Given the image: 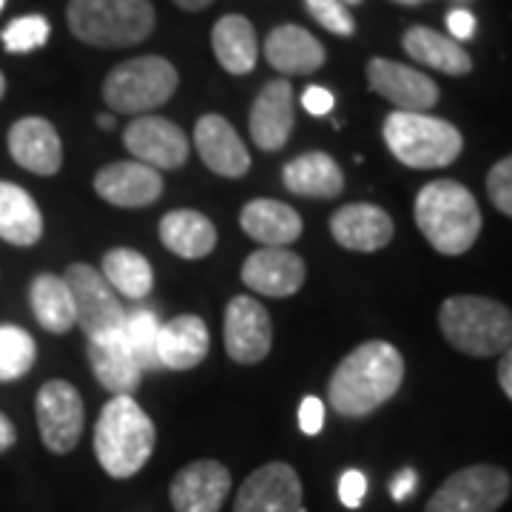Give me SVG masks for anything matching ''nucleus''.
I'll return each mask as SVG.
<instances>
[{"instance_id":"nucleus-3","label":"nucleus","mask_w":512,"mask_h":512,"mask_svg":"<svg viewBox=\"0 0 512 512\" xmlns=\"http://www.w3.org/2000/svg\"><path fill=\"white\" fill-rule=\"evenodd\" d=\"M157 444L154 421L134 396H114L94 427V453L111 478L137 476Z\"/></svg>"},{"instance_id":"nucleus-13","label":"nucleus","mask_w":512,"mask_h":512,"mask_svg":"<svg viewBox=\"0 0 512 512\" xmlns=\"http://www.w3.org/2000/svg\"><path fill=\"white\" fill-rule=\"evenodd\" d=\"M302 478L285 461H271L242 481L234 512H299Z\"/></svg>"},{"instance_id":"nucleus-21","label":"nucleus","mask_w":512,"mask_h":512,"mask_svg":"<svg viewBox=\"0 0 512 512\" xmlns=\"http://www.w3.org/2000/svg\"><path fill=\"white\" fill-rule=\"evenodd\" d=\"M251 137L262 151H279L293 131V86L288 80H271L256 94L251 106Z\"/></svg>"},{"instance_id":"nucleus-24","label":"nucleus","mask_w":512,"mask_h":512,"mask_svg":"<svg viewBox=\"0 0 512 512\" xmlns=\"http://www.w3.org/2000/svg\"><path fill=\"white\" fill-rule=\"evenodd\" d=\"M282 183L296 197L333 200L345 188V174L330 154L308 151V154L293 157L291 163L282 168Z\"/></svg>"},{"instance_id":"nucleus-33","label":"nucleus","mask_w":512,"mask_h":512,"mask_svg":"<svg viewBox=\"0 0 512 512\" xmlns=\"http://www.w3.org/2000/svg\"><path fill=\"white\" fill-rule=\"evenodd\" d=\"M35 339L18 325H0V382H15L35 367Z\"/></svg>"},{"instance_id":"nucleus-47","label":"nucleus","mask_w":512,"mask_h":512,"mask_svg":"<svg viewBox=\"0 0 512 512\" xmlns=\"http://www.w3.org/2000/svg\"><path fill=\"white\" fill-rule=\"evenodd\" d=\"M393 3H402V6H421V3H427V0H393Z\"/></svg>"},{"instance_id":"nucleus-45","label":"nucleus","mask_w":512,"mask_h":512,"mask_svg":"<svg viewBox=\"0 0 512 512\" xmlns=\"http://www.w3.org/2000/svg\"><path fill=\"white\" fill-rule=\"evenodd\" d=\"M180 9H185V12H202L205 6H211L214 0H174Z\"/></svg>"},{"instance_id":"nucleus-36","label":"nucleus","mask_w":512,"mask_h":512,"mask_svg":"<svg viewBox=\"0 0 512 512\" xmlns=\"http://www.w3.org/2000/svg\"><path fill=\"white\" fill-rule=\"evenodd\" d=\"M305 6H308L311 18L322 29H328L330 35L350 37L356 32V20H353V15H350L348 6L342 0H305Z\"/></svg>"},{"instance_id":"nucleus-26","label":"nucleus","mask_w":512,"mask_h":512,"mask_svg":"<svg viewBox=\"0 0 512 512\" xmlns=\"http://www.w3.org/2000/svg\"><path fill=\"white\" fill-rule=\"evenodd\" d=\"M239 225L248 237L265 248H285L302 237V217L291 205L276 200H251L242 214Z\"/></svg>"},{"instance_id":"nucleus-15","label":"nucleus","mask_w":512,"mask_h":512,"mask_svg":"<svg viewBox=\"0 0 512 512\" xmlns=\"http://www.w3.org/2000/svg\"><path fill=\"white\" fill-rule=\"evenodd\" d=\"M231 493V473L214 458H200L183 467L171 481L174 512H220Z\"/></svg>"},{"instance_id":"nucleus-39","label":"nucleus","mask_w":512,"mask_h":512,"mask_svg":"<svg viewBox=\"0 0 512 512\" xmlns=\"http://www.w3.org/2000/svg\"><path fill=\"white\" fill-rule=\"evenodd\" d=\"M325 427V404L316 396H308L299 404V430L305 436H316Z\"/></svg>"},{"instance_id":"nucleus-7","label":"nucleus","mask_w":512,"mask_h":512,"mask_svg":"<svg viewBox=\"0 0 512 512\" xmlns=\"http://www.w3.org/2000/svg\"><path fill=\"white\" fill-rule=\"evenodd\" d=\"M180 86V74L165 57H131L114 66L103 83V100L117 114H143L165 106Z\"/></svg>"},{"instance_id":"nucleus-6","label":"nucleus","mask_w":512,"mask_h":512,"mask_svg":"<svg viewBox=\"0 0 512 512\" xmlns=\"http://www.w3.org/2000/svg\"><path fill=\"white\" fill-rule=\"evenodd\" d=\"M69 32L97 49H123L143 43L154 32V6L148 0H72L66 9Z\"/></svg>"},{"instance_id":"nucleus-20","label":"nucleus","mask_w":512,"mask_h":512,"mask_svg":"<svg viewBox=\"0 0 512 512\" xmlns=\"http://www.w3.org/2000/svg\"><path fill=\"white\" fill-rule=\"evenodd\" d=\"M6 143H9L12 160L37 177H52L63 165V143L57 137V128L43 117L18 120L9 128Z\"/></svg>"},{"instance_id":"nucleus-5","label":"nucleus","mask_w":512,"mask_h":512,"mask_svg":"<svg viewBox=\"0 0 512 512\" xmlns=\"http://www.w3.org/2000/svg\"><path fill=\"white\" fill-rule=\"evenodd\" d=\"M382 137L387 151L416 171L447 168L464 151V137L453 123L419 111H390L382 126Z\"/></svg>"},{"instance_id":"nucleus-12","label":"nucleus","mask_w":512,"mask_h":512,"mask_svg":"<svg viewBox=\"0 0 512 512\" xmlns=\"http://www.w3.org/2000/svg\"><path fill=\"white\" fill-rule=\"evenodd\" d=\"M123 143L137 157V163L154 171H174L188 160V137L183 128L154 114L131 120L123 131Z\"/></svg>"},{"instance_id":"nucleus-30","label":"nucleus","mask_w":512,"mask_h":512,"mask_svg":"<svg viewBox=\"0 0 512 512\" xmlns=\"http://www.w3.org/2000/svg\"><path fill=\"white\" fill-rule=\"evenodd\" d=\"M211 46L214 55L220 60V66L228 74H251L259 57V43L251 20L242 15H225L217 20L214 32H211Z\"/></svg>"},{"instance_id":"nucleus-22","label":"nucleus","mask_w":512,"mask_h":512,"mask_svg":"<svg viewBox=\"0 0 512 512\" xmlns=\"http://www.w3.org/2000/svg\"><path fill=\"white\" fill-rule=\"evenodd\" d=\"M86 353H89L94 379L103 384L109 393H114V396H134V390L140 387V379H143V367L137 365L123 330L89 339Z\"/></svg>"},{"instance_id":"nucleus-27","label":"nucleus","mask_w":512,"mask_h":512,"mask_svg":"<svg viewBox=\"0 0 512 512\" xmlns=\"http://www.w3.org/2000/svg\"><path fill=\"white\" fill-rule=\"evenodd\" d=\"M402 46L410 60H416L427 69L453 74V77H464V74L473 72V57L464 52V46L453 37L439 35L436 29L413 26L404 32Z\"/></svg>"},{"instance_id":"nucleus-48","label":"nucleus","mask_w":512,"mask_h":512,"mask_svg":"<svg viewBox=\"0 0 512 512\" xmlns=\"http://www.w3.org/2000/svg\"><path fill=\"white\" fill-rule=\"evenodd\" d=\"M6 94V77H3V72H0V97Z\"/></svg>"},{"instance_id":"nucleus-16","label":"nucleus","mask_w":512,"mask_h":512,"mask_svg":"<svg viewBox=\"0 0 512 512\" xmlns=\"http://www.w3.org/2000/svg\"><path fill=\"white\" fill-rule=\"evenodd\" d=\"M194 148H197L205 168H211L214 174L228 177V180L245 177L251 168V154L237 134V128L220 114H205L197 120Z\"/></svg>"},{"instance_id":"nucleus-46","label":"nucleus","mask_w":512,"mask_h":512,"mask_svg":"<svg viewBox=\"0 0 512 512\" xmlns=\"http://www.w3.org/2000/svg\"><path fill=\"white\" fill-rule=\"evenodd\" d=\"M97 123H100V128H111L114 126V117H111V114H103V117H97Z\"/></svg>"},{"instance_id":"nucleus-31","label":"nucleus","mask_w":512,"mask_h":512,"mask_svg":"<svg viewBox=\"0 0 512 512\" xmlns=\"http://www.w3.org/2000/svg\"><path fill=\"white\" fill-rule=\"evenodd\" d=\"M29 302L35 311L37 325L49 333H66L77 325L74 299L63 276L40 274L29 285Z\"/></svg>"},{"instance_id":"nucleus-9","label":"nucleus","mask_w":512,"mask_h":512,"mask_svg":"<svg viewBox=\"0 0 512 512\" xmlns=\"http://www.w3.org/2000/svg\"><path fill=\"white\" fill-rule=\"evenodd\" d=\"M63 282L69 285L74 299L77 325L86 333V339H97L106 333H117L126 325V308L120 305L117 293L106 282L94 265L72 262L63 274Z\"/></svg>"},{"instance_id":"nucleus-37","label":"nucleus","mask_w":512,"mask_h":512,"mask_svg":"<svg viewBox=\"0 0 512 512\" xmlns=\"http://www.w3.org/2000/svg\"><path fill=\"white\" fill-rule=\"evenodd\" d=\"M487 194L501 214L512 217V154L498 160L487 174Z\"/></svg>"},{"instance_id":"nucleus-50","label":"nucleus","mask_w":512,"mask_h":512,"mask_svg":"<svg viewBox=\"0 0 512 512\" xmlns=\"http://www.w3.org/2000/svg\"><path fill=\"white\" fill-rule=\"evenodd\" d=\"M3 6H6V0H0V12H3Z\"/></svg>"},{"instance_id":"nucleus-25","label":"nucleus","mask_w":512,"mask_h":512,"mask_svg":"<svg viewBox=\"0 0 512 512\" xmlns=\"http://www.w3.org/2000/svg\"><path fill=\"white\" fill-rule=\"evenodd\" d=\"M265 57L282 74H313L325 66V46L302 26H276L265 40Z\"/></svg>"},{"instance_id":"nucleus-19","label":"nucleus","mask_w":512,"mask_h":512,"mask_svg":"<svg viewBox=\"0 0 512 512\" xmlns=\"http://www.w3.org/2000/svg\"><path fill=\"white\" fill-rule=\"evenodd\" d=\"M94 191L100 200L117 208H143L160 200L163 177L143 163H111L94 174Z\"/></svg>"},{"instance_id":"nucleus-11","label":"nucleus","mask_w":512,"mask_h":512,"mask_svg":"<svg viewBox=\"0 0 512 512\" xmlns=\"http://www.w3.org/2000/svg\"><path fill=\"white\" fill-rule=\"evenodd\" d=\"M222 339L225 353L239 365L262 362L274 345V328L265 305H259L254 296H234L225 308Z\"/></svg>"},{"instance_id":"nucleus-40","label":"nucleus","mask_w":512,"mask_h":512,"mask_svg":"<svg viewBox=\"0 0 512 512\" xmlns=\"http://www.w3.org/2000/svg\"><path fill=\"white\" fill-rule=\"evenodd\" d=\"M302 106L308 109V114L313 117H325L333 111V94L325 89V86H308L305 94H302Z\"/></svg>"},{"instance_id":"nucleus-49","label":"nucleus","mask_w":512,"mask_h":512,"mask_svg":"<svg viewBox=\"0 0 512 512\" xmlns=\"http://www.w3.org/2000/svg\"><path fill=\"white\" fill-rule=\"evenodd\" d=\"M345 6H356V3H362V0H342Z\"/></svg>"},{"instance_id":"nucleus-14","label":"nucleus","mask_w":512,"mask_h":512,"mask_svg":"<svg viewBox=\"0 0 512 512\" xmlns=\"http://www.w3.org/2000/svg\"><path fill=\"white\" fill-rule=\"evenodd\" d=\"M367 83L373 92L384 97L387 103H393L399 111L424 114L439 103V86L427 74L396 60H387V57H373L367 63Z\"/></svg>"},{"instance_id":"nucleus-43","label":"nucleus","mask_w":512,"mask_h":512,"mask_svg":"<svg viewBox=\"0 0 512 512\" xmlns=\"http://www.w3.org/2000/svg\"><path fill=\"white\" fill-rule=\"evenodd\" d=\"M498 384H501V390L507 393V399L512 402V345L501 353V362H498Z\"/></svg>"},{"instance_id":"nucleus-41","label":"nucleus","mask_w":512,"mask_h":512,"mask_svg":"<svg viewBox=\"0 0 512 512\" xmlns=\"http://www.w3.org/2000/svg\"><path fill=\"white\" fill-rule=\"evenodd\" d=\"M447 29H450L453 40H470L476 35V15L467 9H453L447 15Z\"/></svg>"},{"instance_id":"nucleus-10","label":"nucleus","mask_w":512,"mask_h":512,"mask_svg":"<svg viewBox=\"0 0 512 512\" xmlns=\"http://www.w3.org/2000/svg\"><path fill=\"white\" fill-rule=\"evenodd\" d=\"M37 427L40 439L55 453L66 456L80 444L83 424H86V407L77 387L63 379H52L37 390L35 399Z\"/></svg>"},{"instance_id":"nucleus-34","label":"nucleus","mask_w":512,"mask_h":512,"mask_svg":"<svg viewBox=\"0 0 512 512\" xmlns=\"http://www.w3.org/2000/svg\"><path fill=\"white\" fill-rule=\"evenodd\" d=\"M123 336H126L128 348L134 353L137 365L148 370H160V359H157V336H160V322L151 311H134L126 313V325H123Z\"/></svg>"},{"instance_id":"nucleus-32","label":"nucleus","mask_w":512,"mask_h":512,"mask_svg":"<svg viewBox=\"0 0 512 512\" xmlns=\"http://www.w3.org/2000/svg\"><path fill=\"white\" fill-rule=\"evenodd\" d=\"M100 274L106 276L114 293H123L128 299H143L154 288V271L151 262L140 251L131 248H111L103 256Z\"/></svg>"},{"instance_id":"nucleus-35","label":"nucleus","mask_w":512,"mask_h":512,"mask_svg":"<svg viewBox=\"0 0 512 512\" xmlns=\"http://www.w3.org/2000/svg\"><path fill=\"white\" fill-rule=\"evenodd\" d=\"M49 20L43 15H26V18L12 20L6 29H3V49L12 52V55H29L40 46H46L49 40Z\"/></svg>"},{"instance_id":"nucleus-1","label":"nucleus","mask_w":512,"mask_h":512,"mask_svg":"<svg viewBox=\"0 0 512 512\" xmlns=\"http://www.w3.org/2000/svg\"><path fill=\"white\" fill-rule=\"evenodd\" d=\"M404 382L399 348L384 339H370L348 353L333 370L328 384L330 407L345 419H365L390 402Z\"/></svg>"},{"instance_id":"nucleus-18","label":"nucleus","mask_w":512,"mask_h":512,"mask_svg":"<svg viewBox=\"0 0 512 512\" xmlns=\"http://www.w3.org/2000/svg\"><path fill=\"white\" fill-rule=\"evenodd\" d=\"M330 234L333 239L359 254H376L390 245V239L396 234V225L390 220V214L373 205V202H353L339 208L330 217Z\"/></svg>"},{"instance_id":"nucleus-38","label":"nucleus","mask_w":512,"mask_h":512,"mask_svg":"<svg viewBox=\"0 0 512 512\" xmlns=\"http://www.w3.org/2000/svg\"><path fill=\"white\" fill-rule=\"evenodd\" d=\"M367 493V478L359 473V470H348V473H342L339 478V501L350 507V510H356V507H362V501H365Z\"/></svg>"},{"instance_id":"nucleus-42","label":"nucleus","mask_w":512,"mask_h":512,"mask_svg":"<svg viewBox=\"0 0 512 512\" xmlns=\"http://www.w3.org/2000/svg\"><path fill=\"white\" fill-rule=\"evenodd\" d=\"M416 487H419V476H416V470L407 467L390 481V495H393V501H407L410 495L416 493Z\"/></svg>"},{"instance_id":"nucleus-23","label":"nucleus","mask_w":512,"mask_h":512,"mask_svg":"<svg viewBox=\"0 0 512 512\" xmlns=\"http://www.w3.org/2000/svg\"><path fill=\"white\" fill-rule=\"evenodd\" d=\"M208 328L200 316L185 313L171 322L160 325V336H157V359L160 367L165 370H191L197 367L208 356Z\"/></svg>"},{"instance_id":"nucleus-29","label":"nucleus","mask_w":512,"mask_h":512,"mask_svg":"<svg viewBox=\"0 0 512 512\" xmlns=\"http://www.w3.org/2000/svg\"><path fill=\"white\" fill-rule=\"evenodd\" d=\"M160 242L183 259H202L217 248V228L200 211L180 208L160 220Z\"/></svg>"},{"instance_id":"nucleus-17","label":"nucleus","mask_w":512,"mask_h":512,"mask_svg":"<svg viewBox=\"0 0 512 512\" xmlns=\"http://www.w3.org/2000/svg\"><path fill=\"white\" fill-rule=\"evenodd\" d=\"M308 268L302 256H296L288 248H259L245 259L242 265V282L245 288L262 296L288 299L305 285Z\"/></svg>"},{"instance_id":"nucleus-8","label":"nucleus","mask_w":512,"mask_h":512,"mask_svg":"<svg viewBox=\"0 0 512 512\" xmlns=\"http://www.w3.org/2000/svg\"><path fill=\"white\" fill-rule=\"evenodd\" d=\"M512 493V478L495 464L464 467L441 484L424 512H498Z\"/></svg>"},{"instance_id":"nucleus-2","label":"nucleus","mask_w":512,"mask_h":512,"mask_svg":"<svg viewBox=\"0 0 512 512\" xmlns=\"http://www.w3.org/2000/svg\"><path fill=\"white\" fill-rule=\"evenodd\" d=\"M424 239L444 256L467 254L481 234V208L467 185L433 180L419 191L413 208Z\"/></svg>"},{"instance_id":"nucleus-44","label":"nucleus","mask_w":512,"mask_h":512,"mask_svg":"<svg viewBox=\"0 0 512 512\" xmlns=\"http://www.w3.org/2000/svg\"><path fill=\"white\" fill-rule=\"evenodd\" d=\"M15 441H18V430H15V424L0 413V453H6Z\"/></svg>"},{"instance_id":"nucleus-4","label":"nucleus","mask_w":512,"mask_h":512,"mask_svg":"<svg viewBox=\"0 0 512 512\" xmlns=\"http://www.w3.org/2000/svg\"><path fill=\"white\" fill-rule=\"evenodd\" d=\"M439 328L453 348L476 359L498 356L512 345V311L487 296L458 293L444 299Z\"/></svg>"},{"instance_id":"nucleus-28","label":"nucleus","mask_w":512,"mask_h":512,"mask_svg":"<svg viewBox=\"0 0 512 512\" xmlns=\"http://www.w3.org/2000/svg\"><path fill=\"white\" fill-rule=\"evenodd\" d=\"M43 237V214L35 197L15 183L0 180V239L18 248H32Z\"/></svg>"}]
</instances>
